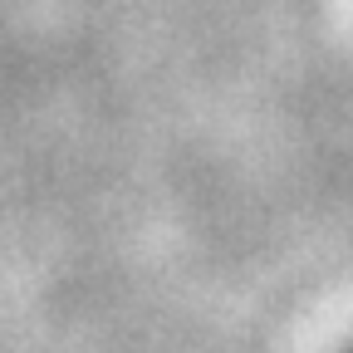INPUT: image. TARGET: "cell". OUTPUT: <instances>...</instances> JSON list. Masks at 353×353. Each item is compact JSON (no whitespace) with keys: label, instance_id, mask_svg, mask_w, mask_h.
Wrapping results in <instances>:
<instances>
[{"label":"cell","instance_id":"obj_1","mask_svg":"<svg viewBox=\"0 0 353 353\" xmlns=\"http://www.w3.org/2000/svg\"><path fill=\"white\" fill-rule=\"evenodd\" d=\"M348 353H353V348H348Z\"/></svg>","mask_w":353,"mask_h":353}]
</instances>
